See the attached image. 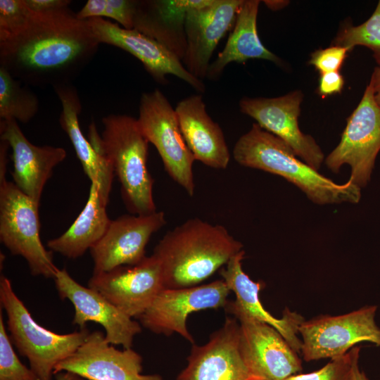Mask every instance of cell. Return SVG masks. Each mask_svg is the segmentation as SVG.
Here are the masks:
<instances>
[{
	"label": "cell",
	"instance_id": "1",
	"mask_svg": "<svg viewBox=\"0 0 380 380\" xmlns=\"http://www.w3.org/2000/svg\"><path fill=\"white\" fill-rule=\"evenodd\" d=\"M99 45L69 7L34 13L21 32L0 42V66L26 85L54 87L72 83Z\"/></svg>",
	"mask_w": 380,
	"mask_h": 380
},
{
	"label": "cell",
	"instance_id": "2",
	"mask_svg": "<svg viewBox=\"0 0 380 380\" xmlns=\"http://www.w3.org/2000/svg\"><path fill=\"white\" fill-rule=\"evenodd\" d=\"M243 250V244L221 224L188 219L165 234L153 248L164 289L197 286Z\"/></svg>",
	"mask_w": 380,
	"mask_h": 380
},
{
	"label": "cell",
	"instance_id": "3",
	"mask_svg": "<svg viewBox=\"0 0 380 380\" xmlns=\"http://www.w3.org/2000/svg\"><path fill=\"white\" fill-rule=\"evenodd\" d=\"M233 158L239 165L282 177L299 188L313 203L325 205L357 203L361 189L348 180L337 184L298 158L277 136L253 123L236 142Z\"/></svg>",
	"mask_w": 380,
	"mask_h": 380
},
{
	"label": "cell",
	"instance_id": "4",
	"mask_svg": "<svg viewBox=\"0 0 380 380\" xmlns=\"http://www.w3.org/2000/svg\"><path fill=\"white\" fill-rule=\"evenodd\" d=\"M102 124L101 134L94 122L90 125L89 140L111 165L126 208L132 215L157 211L153 179L147 167L149 143L137 119L128 115L110 114L103 118Z\"/></svg>",
	"mask_w": 380,
	"mask_h": 380
},
{
	"label": "cell",
	"instance_id": "5",
	"mask_svg": "<svg viewBox=\"0 0 380 380\" xmlns=\"http://www.w3.org/2000/svg\"><path fill=\"white\" fill-rule=\"evenodd\" d=\"M0 302L7 315V329L12 343L20 355L27 359L38 380H51L56 366L72 355L90 333L84 327L61 334L39 325L4 275L0 278Z\"/></svg>",
	"mask_w": 380,
	"mask_h": 380
},
{
	"label": "cell",
	"instance_id": "6",
	"mask_svg": "<svg viewBox=\"0 0 380 380\" xmlns=\"http://www.w3.org/2000/svg\"><path fill=\"white\" fill-rule=\"evenodd\" d=\"M39 205L13 182H0V241L27 261L32 276L54 279L58 268L40 239Z\"/></svg>",
	"mask_w": 380,
	"mask_h": 380
},
{
	"label": "cell",
	"instance_id": "7",
	"mask_svg": "<svg viewBox=\"0 0 380 380\" xmlns=\"http://www.w3.org/2000/svg\"><path fill=\"white\" fill-rule=\"evenodd\" d=\"M137 120L143 135L157 149L169 176L193 196L196 160L182 135L175 108L162 91L142 94Z\"/></svg>",
	"mask_w": 380,
	"mask_h": 380
},
{
	"label": "cell",
	"instance_id": "8",
	"mask_svg": "<svg viewBox=\"0 0 380 380\" xmlns=\"http://www.w3.org/2000/svg\"><path fill=\"white\" fill-rule=\"evenodd\" d=\"M380 151V106L369 84L360 102L348 118L338 146L325 159L327 167L338 173L343 165L350 167L349 182L365 187L371 179Z\"/></svg>",
	"mask_w": 380,
	"mask_h": 380
},
{
	"label": "cell",
	"instance_id": "9",
	"mask_svg": "<svg viewBox=\"0 0 380 380\" xmlns=\"http://www.w3.org/2000/svg\"><path fill=\"white\" fill-rule=\"evenodd\" d=\"M376 310V305H367L345 315L304 320L298 329L304 360L335 359L363 341L380 347V328L375 322Z\"/></svg>",
	"mask_w": 380,
	"mask_h": 380
},
{
	"label": "cell",
	"instance_id": "10",
	"mask_svg": "<svg viewBox=\"0 0 380 380\" xmlns=\"http://www.w3.org/2000/svg\"><path fill=\"white\" fill-rule=\"evenodd\" d=\"M230 292L222 279L203 285L163 289L137 319L154 334L169 336L175 333L194 344L186 327L188 316L194 312L225 308Z\"/></svg>",
	"mask_w": 380,
	"mask_h": 380
},
{
	"label": "cell",
	"instance_id": "11",
	"mask_svg": "<svg viewBox=\"0 0 380 380\" xmlns=\"http://www.w3.org/2000/svg\"><path fill=\"white\" fill-rule=\"evenodd\" d=\"M303 99V94L297 90L275 98L244 97L239 101V108L241 113L283 140L301 160L318 171L324 153L314 138L303 134L298 125Z\"/></svg>",
	"mask_w": 380,
	"mask_h": 380
},
{
	"label": "cell",
	"instance_id": "12",
	"mask_svg": "<svg viewBox=\"0 0 380 380\" xmlns=\"http://www.w3.org/2000/svg\"><path fill=\"white\" fill-rule=\"evenodd\" d=\"M86 20L100 44L112 45L129 53L141 61L157 82L166 84L167 77L172 75L198 92H204L205 87L203 82L193 76L179 58L155 39L102 18Z\"/></svg>",
	"mask_w": 380,
	"mask_h": 380
},
{
	"label": "cell",
	"instance_id": "13",
	"mask_svg": "<svg viewBox=\"0 0 380 380\" xmlns=\"http://www.w3.org/2000/svg\"><path fill=\"white\" fill-rule=\"evenodd\" d=\"M142 361L132 348L119 350L103 332L94 331L72 355L56 366L53 375L70 372L86 380H163L158 374H142Z\"/></svg>",
	"mask_w": 380,
	"mask_h": 380
},
{
	"label": "cell",
	"instance_id": "14",
	"mask_svg": "<svg viewBox=\"0 0 380 380\" xmlns=\"http://www.w3.org/2000/svg\"><path fill=\"white\" fill-rule=\"evenodd\" d=\"M88 286L131 318L141 315L164 289L160 265L152 255L135 265L92 274Z\"/></svg>",
	"mask_w": 380,
	"mask_h": 380
},
{
	"label": "cell",
	"instance_id": "15",
	"mask_svg": "<svg viewBox=\"0 0 380 380\" xmlns=\"http://www.w3.org/2000/svg\"><path fill=\"white\" fill-rule=\"evenodd\" d=\"M61 299L70 300L74 306L72 324L86 327L90 322L102 326L106 341L123 348L132 347L135 336L141 332V324L129 317L97 291L79 284L63 267L54 279Z\"/></svg>",
	"mask_w": 380,
	"mask_h": 380
},
{
	"label": "cell",
	"instance_id": "16",
	"mask_svg": "<svg viewBox=\"0 0 380 380\" xmlns=\"http://www.w3.org/2000/svg\"><path fill=\"white\" fill-rule=\"evenodd\" d=\"M165 224L163 211L123 215L111 220L103 237L89 250L93 274L141 262L146 257V247L151 236Z\"/></svg>",
	"mask_w": 380,
	"mask_h": 380
},
{
	"label": "cell",
	"instance_id": "17",
	"mask_svg": "<svg viewBox=\"0 0 380 380\" xmlns=\"http://www.w3.org/2000/svg\"><path fill=\"white\" fill-rule=\"evenodd\" d=\"M236 319L240 326V349L251 378L284 380L302 370L298 353L277 329L251 317Z\"/></svg>",
	"mask_w": 380,
	"mask_h": 380
},
{
	"label": "cell",
	"instance_id": "18",
	"mask_svg": "<svg viewBox=\"0 0 380 380\" xmlns=\"http://www.w3.org/2000/svg\"><path fill=\"white\" fill-rule=\"evenodd\" d=\"M243 0H203L186 14V49L182 63L195 77H206L212 55L235 23Z\"/></svg>",
	"mask_w": 380,
	"mask_h": 380
},
{
	"label": "cell",
	"instance_id": "19",
	"mask_svg": "<svg viewBox=\"0 0 380 380\" xmlns=\"http://www.w3.org/2000/svg\"><path fill=\"white\" fill-rule=\"evenodd\" d=\"M186 366L175 380H247L250 378L240 349V326L227 317L204 345L193 344Z\"/></svg>",
	"mask_w": 380,
	"mask_h": 380
},
{
	"label": "cell",
	"instance_id": "20",
	"mask_svg": "<svg viewBox=\"0 0 380 380\" xmlns=\"http://www.w3.org/2000/svg\"><path fill=\"white\" fill-rule=\"evenodd\" d=\"M0 136L12 151L13 182L39 204L44 186L54 168L66 158V151L61 147L32 144L15 120H0Z\"/></svg>",
	"mask_w": 380,
	"mask_h": 380
},
{
	"label": "cell",
	"instance_id": "21",
	"mask_svg": "<svg viewBox=\"0 0 380 380\" xmlns=\"http://www.w3.org/2000/svg\"><path fill=\"white\" fill-rule=\"evenodd\" d=\"M245 251L241 250L232 256L221 268L220 274L231 291L236 296L234 301H228L226 310L236 318L248 317L265 322L275 329L284 338L291 347L300 353L302 341L298 338V329L303 317L286 308L281 318L272 315L262 306L260 298V291L264 286L262 281H254L245 273L242 268V260Z\"/></svg>",
	"mask_w": 380,
	"mask_h": 380
},
{
	"label": "cell",
	"instance_id": "22",
	"mask_svg": "<svg viewBox=\"0 0 380 380\" xmlns=\"http://www.w3.org/2000/svg\"><path fill=\"white\" fill-rule=\"evenodd\" d=\"M184 140L196 160L215 169H225L230 153L224 133L206 110L201 94L181 100L175 107Z\"/></svg>",
	"mask_w": 380,
	"mask_h": 380
},
{
	"label": "cell",
	"instance_id": "23",
	"mask_svg": "<svg viewBox=\"0 0 380 380\" xmlns=\"http://www.w3.org/2000/svg\"><path fill=\"white\" fill-rule=\"evenodd\" d=\"M53 88L62 106L59 124L68 136L84 173L91 182L96 183L102 199L108 205L114 172L108 160L94 147L80 129L78 118L82 104L77 89L72 83Z\"/></svg>",
	"mask_w": 380,
	"mask_h": 380
},
{
	"label": "cell",
	"instance_id": "24",
	"mask_svg": "<svg viewBox=\"0 0 380 380\" xmlns=\"http://www.w3.org/2000/svg\"><path fill=\"white\" fill-rule=\"evenodd\" d=\"M203 0H137L133 29L155 39L182 61L187 12Z\"/></svg>",
	"mask_w": 380,
	"mask_h": 380
},
{
	"label": "cell",
	"instance_id": "25",
	"mask_svg": "<svg viewBox=\"0 0 380 380\" xmlns=\"http://www.w3.org/2000/svg\"><path fill=\"white\" fill-rule=\"evenodd\" d=\"M260 1L243 0L237 13L234 27L223 50L210 63L206 77L217 80L232 62L243 63L250 59H263L279 63V58L260 41L257 30Z\"/></svg>",
	"mask_w": 380,
	"mask_h": 380
},
{
	"label": "cell",
	"instance_id": "26",
	"mask_svg": "<svg viewBox=\"0 0 380 380\" xmlns=\"http://www.w3.org/2000/svg\"><path fill=\"white\" fill-rule=\"evenodd\" d=\"M96 183L91 182L84 208L61 236L46 243L48 248L68 259H77L89 251L104 235L111 220Z\"/></svg>",
	"mask_w": 380,
	"mask_h": 380
},
{
	"label": "cell",
	"instance_id": "27",
	"mask_svg": "<svg viewBox=\"0 0 380 380\" xmlns=\"http://www.w3.org/2000/svg\"><path fill=\"white\" fill-rule=\"evenodd\" d=\"M0 66V119L27 123L37 113V95Z\"/></svg>",
	"mask_w": 380,
	"mask_h": 380
},
{
	"label": "cell",
	"instance_id": "28",
	"mask_svg": "<svg viewBox=\"0 0 380 380\" xmlns=\"http://www.w3.org/2000/svg\"><path fill=\"white\" fill-rule=\"evenodd\" d=\"M334 45L346 47L349 51L355 46H365L372 50L380 67V1L371 17L365 23L357 26L344 27L338 32Z\"/></svg>",
	"mask_w": 380,
	"mask_h": 380
},
{
	"label": "cell",
	"instance_id": "29",
	"mask_svg": "<svg viewBox=\"0 0 380 380\" xmlns=\"http://www.w3.org/2000/svg\"><path fill=\"white\" fill-rule=\"evenodd\" d=\"M0 380H38L30 368L23 365L13 348L3 315L0 312Z\"/></svg>",
	"mask_w": 380,
	"mask_h": 380
},
{
	"label": "cell",
	"instance_id": "30",
	"mask_svg": "<svg viewBox=\"0 0 380 380\" xmlns=\"http://www.w3.org/2000/svg\"><path fill=\"white\" fill-rule=\"evenodd\" d=\"M34 13L25 0H0V42L21 32Z\"/></svg>",
	"mask_w": 380,
	"mask_h": 380
},
{
	"label": "cell",
	"instance_id": "31",
	"mask_svg": "<svg viewBox=\"0 0 380 380\" xmlns=\"http://www.w3.org/2000/svg\"><path fill=\"white\" fill-rule=\"evenodd\" d=\"M360 348L354 347L343 356L332 359L319 370L294 374L284 380H351L353 365L360 356Z\"/></svg>",
	"mask_w": 380,
	"mask_h": 380
},
{
	"label": "cell",
	"instance_id": "32",
	"mask_svg": "<svg viewBox=\"0 0 380 380\" xmlns=\"http://www.w3.org/2000/svg\"><path fill=\"white\" fill-rule=\"evenodd\" d=\"M348 51L346 47L336 45L318 49L312 53L309 64L313 65L320 74L338 72Z\"/></svg>",
	"mask_w": 380,
	"mask_h": 380
},
{
	"label": "cell",
	"instance_id": "33",
	"mask_svg": "<svg viewBox=\"0 0 380 380\" xmlns=\"http://www.w3.org/2000/svg\"><path fill=\"white\" fill-rule=\"evenodd\" d=\"M137 0H106L103 18L117 21L125 29H133Z\"/></svg>",
	"mask_w": 380,
	"mask_h": 380
},
{
	"label": "cell",
	"instance_id": "34",
	"mask_svg": "<svg viewBox=\"0 0 380 380\" xmlns=\"http://www.w3.org/2000/svg\"><path fill=\"white\" fill-rule=\"evenodd\" d=\"M343 84V77L338 72L323 73L319 78V92L324 96L340 93Z\"/></svg>",
	"mask_w": 380,
	"mask_h": 380
},
{
	"label": "cell",
	"instance_id": "35",
	"mask_svg": "<svg viewBox=\"0 0 380 380\" xmlns=\"http://www.w3.org/2000/svg\"><path fill=\"white\" fill-rule=\"evenodd\" d=\"M27 6L34 13H46L68 7L69 0H25Z\"/></svg>",
	"mask_w": 380,
	"mask_h": 380
},
{
	"label": "cell",
	"instance_id": "36",
	"mask_svg": "<svg viewBox=\"0 0 380 380\" xmlns=\"http://www.w3.org/2000/svg\"><path fill=\"white\" fill-rule=\"evenodd\" d=\"M10 146L3 139L0 142V182H2L6 179L7 172V165L8 162V149Z\"/></svg>",
	"mask_w": 380,
	"mask_h": 380
},
{
	"label": "cell",
	"instance_id": "37",
	"mask_svg": "<svg viewBox=\"0 0 380 380\" xmlns=\"http://www.w3.org/2000/svg\"><path fill=\"white\" fill-rule=\"evenodd\" d=\"M369 84L373 88L374 99L380 106V67L377 66L374 68Z\"/></svg>",
	"mask_w": 380,
	"mask_h": 380
},
{
	"label": "cell",
	"instance_id": "38",
	"mask_svg": "<svg viewBox=\"0 0 380 380\" xmlns=\"http://www.w3.org/2000/svg\"><path fill=\"white\" fill-rule=\"evenodd\" d=\"M359 357H357L353 365L351 380H369L364 372L360 370L359 367Z\"/></svg>",
	"mask_w": 380,
	"mask_h": 380
},
{
	"label": "cell",
	"instance_id": "39",
	"mask_svg": "<svg viewBox=\"0 0 380 380\" xmlns=\"http://www.w3.org/2000/svg\"><path fill=\"white\" fill-rule=\"evenodd\" d=\"M56 380H86L80 376L70 372H61L55 374Z\"/></svg>",
	"mask_w": 380,
	"mask_h": 380
},
{
	"label": "cell",
	"instance_id": "40",
	"mask_svg": "<svg viewBox=\"0 0 380 380\" xmlns=\"http://www.w3.org/2000/svg\"><path fill=\"white\" fill-rule=\"evenodd\" d=\"M265 4L271 10H279L286 6L289 1L282 0H267L263 1Z\"/></svg>",
	"mask_w": 380,
	"mask_h": 380
},
{
	"label": "cell",
	"instance_id": "41",
	"mask_svg": "<svg viewBox=\"0 0 380 380\" xmlns=\"http://www.w3.org/2000/svg\"><path fill=\"white\" fill-rule=\"evenodd\" d=\"M247 380H260V379H253V378H251V377H250V378L248 379Z\"/></svg>",
	"mask_w": 380,
	"mask_h": 380
}]
</instances>
